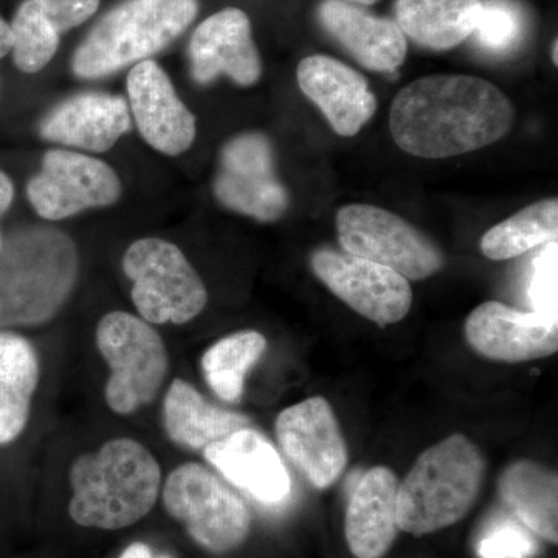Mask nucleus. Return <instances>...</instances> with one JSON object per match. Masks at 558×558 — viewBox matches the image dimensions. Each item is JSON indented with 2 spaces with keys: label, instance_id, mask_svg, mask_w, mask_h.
Instances as JSON below:
<instances>
[{
  "label": "nucleus",
  "instance_id": "nucleus-1",
  "mask_svg": "<svg viewBox=\"0 0 558 558\" xmlns=\"http://www.w3.org/2000/svg\"><path fill=\"white\" fill-rule=\"evenodd\" d=\"M515 109L495 84L470 75H429L403 87L389 109L400 149L449 159L486 148L512 130Z\"/></svg>",
  "mask_w": 558,
  "mask_h": 558
},
{
  "label": "nucleus",
  "instance_id": "nucleus-2",
  "mask_svg": "<svg viewBox=\"0 0 558 558\" xmlns=\"http://www.w3.org/2000/svg\"><path fill=\"white\" fill-rule=\"evenodd\" d=\"M69 481V513L76 524L120 531L145 519L156 506L161 469L143 444L117 438L76 458Z\"/></svg>",
  "mask_w": 558,
  "mask_h": 558
},
{
  "label": "nucleus",
  "instance_id": "nucleus-3",
  "mask_svg": "<svg viewBox=\"0 0 558 558\" xmlns=\"http://www.w3.org/2000/svg\"><path fill=\"white\" fill-rule=\"evenodd\" d=\"M78 250L51 227H28L0 250V328L38 326L64 306L78 279Z\"/></svg>",
  "mask_w": 558,
  "mask_h": 558
},
{
  "label": "nucleus",
  "instance_id": "nucleus-4",
  "mask_svg": "<svg viewBox=\"0 0 558 558\" xmlns=\"http://www.w3.org/2000/svg\"><path fill=\"white\" fill-rule=\"evenodd\" d=\"M484 475L486 461L464 435L457 433L429 447L399 484L398 527L425 535L458 523L478 499Z\"/></svg>",
  "mask_w": 558,
  "mask_h": 558
},
{
  "label": "nucleus",
  "instance_id": "nucleus-5",
  "mask_svg": "<svg viewBox=\"0 0 558 558\" xmlns=\"http://www.w3.org/2000/svg\"><path fill=\"white\" fill-rule=\"evenodd\" d=\"M199 13V0H123L76 47L72 70L98 80L149 60L178 39Z\"/></svg>",
  "mask_w": 558,
  "mask_h": 558
},
{
  "label": "nucleus",
  "instance_id": "nucleus-6",
  "mask_svg": "<svg viewBox=\"0 0 558 558\" xmlns=\"http://www.w3.org/2000/svg\"><path fill=\"white\" fill-rule=\"evenodd\" d=\"M95 339L110 368L105 388L109 409L128 416L149 405L170 369L160 333L142 317L116 311L100 319Z\"/></svg>",
  "mask_w": 558,
  "mask_h": 558
},
{
  "label": "nucleus",
  "instance_id": "nucleus-7",
  "mask_svg": "<svg viewBox=\"0 0 558 558\" xmlns=\"http://www.w3.org/2000/svg\"><path fill=\"white\" fill-rule=\"evenodd\" d=\"M123 270L134 282L132 303L149 325H185L207 306L205 282L171 242L135 241L124 253Z\"/></svg>",
  "mask_w": 558,
  "mask_h": 558
},
{
  "label": "nucleus",
  "instance_id": "nucleus-8",
  "mask_svg": "<svg viewBox=\"0 0 558 558\" xmlns=\"http://www.w3.org/2000/svg\"><path fill=\"white\" fill-rule=\"evenodd\" d=\"M161 498L172 519L209 553H229L248 537L252 517L245 502L197 462L172 470Z\"/></svg>",
  "mask_w": 558,
  "mask_h": 558
},
{
  "label": "nucleus",
  "instance_id": "nucleus-9",
  "mask_svg": "<svg viewBox=\"0 0 558 558\" xmlns=\"http://www.w3.org/2000/svg\"><path fill=\"white\" fill-rule=\"evenodd\" d=\"M341 247L349 255L373 260L421 281L444 266V256L432 240L409 220L374 205L352 204L337 213Z\"/></svg>",
  "mask_w": 558,
  "mask_h": 558
},
{
  "label": "nucleus",
  "instance_id": "nucleus-10",
  "mask_svg": "<svg viewBox=\"0 0 558 558\" xmlns=\"http://www.w3.org/2000/svg\"><path fill=\"white\" fill-rule=\"evenodd\" d=\"M213 189L220 205L260 222L281 219L290 205L289 191L277 175L274 146L258 132L238 135L223 146Z\"/></svg>",
  "mask_w": 558,
  "mask_h": 558
},
{
  "label": "nucleus",
  "instance_id": "nucleus-11",
  "mask_svg": "<svg viewBox=\"0 0 558 558\" xmlns=\"http://www.w3.org/2000/svg\"><path fill=\"white\" fill-rule=\"evenodd\" d=\"M28 201L46 220H61L84 209L109 207L121 196L116 170L95 157L68 149H51L43 170L28 182Z\"/></svg>",
  "mask_w": 558,
  "mask_h": 558
},
{
  "label": "nucleus",
  "instance_id": "nucleus-12",
  "mask_svg": "<svg viewBox=\"0 0 558 558\" xmlns=\"http://www.w3.org/2000/svg\"><path fill=\"white\" fill-rule=\"evenodd\" d=\"M311 264L315 277L362 317L387 326L409 315L413 290L398 271L329 248L315 252Z\"/></svg>",
  "mask_w": 558,
  "mask_h": 558
},
{
  "label": "nucleus",
  "instance_id": "nucleus-13",
  "mask_svg": "<svg viewBox=\"0 0 558 558\" xmlns=\"http://www.w3.org/2000/svg\"><path fill=\"white\" fill-rule=\"evenodd\" d=\"M275 432L286 457L312 486L328 488L347 469V444L325 398L315 396L282 411Z\"/></svg>",
  "mask_w": 558,
  "mask_h": 558
},
{
  "label": "nucleus",
  "instance_id": "nucleus-14",
  "mask_svg": "<svg viewBox=\"0 0 558 558\" xmlns=\"http://www.w3.org/2000/svg\"><path fill=\"white\" fill-rule=\"evenodd\" d=\"M128 95L140 134L150 148L174 157L193 146L196 119L156 61H142L132 68L128 75Z\"/></svg>",
  "mask_w": 558,
  "mask_h": 558
},
{
  "label": "nucleus",
  "instance_id": "nucleus-15",
  "mask_svg": "<svg viewBox=\"0 0 558 558\" xmlns=\"http://www.w3.org/2000/svg\"><path fill=\"white\" fill-rule=\"evenodd\" d=\"M465 339L484 357L529 362L556 354L558 323L534 311L521 312L498 301H487L469 315Z\"/></svg>",
  "mask_w": 558,
  "mask_h": 558
},
{
  "label": "nucleus",
  "instance_id": "nucleus-16",
  "mask_svg": "<svg viewBox=\"0 0 558 558\" xmlns=\"http://www.w3.org/2000/svg\"><path fill=\"white\" fill-rule=\"evenodd\" d=\"M190 60L191 75L199 84H209L226 75L247 87L263 73L252 22L240 9L220 10L202 22L191 38Z\"/></svg>",
  "mask_w": 558,
  "mask_h": 558
},
{
  "label": "nucleus",
  "instance_id": "nucleus-17",
  "mask_svg": "<svg viewBox=\"0 0 558 558\" xmlns=\"http://www.w3.org/2000/svg\"><path fill=\"white\" fill-rule=\"evenodd\" d=\"M204 457L220 475L264 506H279L290 497L292 481L277 449L252 427L236 429L209 444Z\"/></svg>",
  "mask_w": 558,
  "mask_h": 558
},
{
  "label": "nucleus",
  "instance_id": "nucleus-18",
  "mask_svg": "<svg viewBox=\"0 0 558 558\" xmlns=\"http://www.w3.org/2000/svg\"><path fill=\"white\" fill-rule=\"evenodd\" d=\"M303 94L325 113L341 137H354L377 110V98L368 80L336 58L312 54L296 69Z\"/></svg>",
  "mask_w": 558,
  "mask_h": 558
},
{
  "label": "nucleus",
  "instance_id": "nucleus-19",
  "mask_svg": "<svg viewBox=\"0 0 558 558\" xmlns=\"http://www.w3.org/2000/svg\"><path fill=\"white\" fill-rule=\"evenodd\" d=\"M39 131L58 145L106 153L131 131V110L119 95L84 92L51 110Z\"/></svg>",
  "mask_w": 558,
  "mask_h": 558
},
{
  "label": "nucleus",
  "instance_id": "nucleus-20",
  "mask_svg": "<svg viewBox=\"0 0 558 558\" xmlns=\"http://www.w3.org/2000/svg\"><path fill=\"white\" fill-rule=\"evenodd\" d=\"M318 17L325 31L363 68L395 72L405 61L409 44L398 22L371 14L347 0H325Z\"/></svg>",
  "mask_w": 558,
  "mask_h": 558
},
{
  "label": "nucleus",
  "instance_id": "nucleus-21",
  "mask_svg": "<svg viewBox=\"0 0 558 558\" xmlns=\"http://www.w3.org/2000/svg\"><path fill=\"white\" fill-rule=\"evenodd\" d=\"M399 481L392 470L374 468L359 481L349 498L347 542L357 558H381L398 535L396 502Z\"/></svg>",
  "mask_w": 558,
  "mask_h": 558
},
{
  "label": "nucleus",
  "instance_id": "nucleus-22",
  "mask_svg": "<svg viewBox=\"0 0 558 558\" xmlns=\"http://www.w3.org/2000/svg\"><path fill=\"white\" fill-rule=\"evenodd\" d=\"M163 427L175 446L204 450L236 429L250 427V418L211 405L189 381L174 379L163 400Z\"/></svg>",
  "mask_w": 558,
  "mask_h": 558
},
{
  "label": "nucleus",
  "instance_id": "nucleus-23",
  "mask_svg": "<svg viewBox=\"0 0 558 558\" xmlns=\"http://www.w3.org/2000/svg\"><path fill=\"white\" fill-rule=\"evenodd\" d=\"M403 35L425 49L450 50L475 32L483 0H396Z\"/></svg>",
  "mask_w": 558,
  "mask_h": 558
},
{
  "label": "nucleus",
  "instance_id": "nucleus-24",
  "mask_svg": "<svg viewBox=\"0 0 558 558\" xmlns=\"http://www.w3.org/2000/svg\"><path fill=\"white\" fill-rule=\"evenodd\" d=\"M39 377V359L31 341L0 330V446L14 442L27 427Z\"/></svg>",
  "mask_w": 558,
  "mask_h": 558
},
{
  "label": "nucleus",
  "instance_id": "nucleus-25",
  "mask_svg": "<svg viewBox=\"0 0 558 558\" xmlns=\"http://www.w3.org/2000/svg\"><path fill=\"white\" fill-rule=\"evenodd\" d=\"M506 505L534 534L558 542L557 473L534 461L512 462L499 478Z\"/></svg>",
  "mask_w": 558,
  "mask_h": 558
},
{
  "label": "nucleus",
  "instance_id": "nucleus-26",
  "mask_svg": "<svg viewBox=\"0 0 558 558\" xmlns=\"http://www.w3.org/2000/svg\"><path fill=\"white\" fill-rule=\"evenodd\" d=\"M267 349V340L258 330L230 333L202 355L205 380L219 399L240 403L244 395L245 377L259 362Z\"/></svg>",
  "mask_w": 558,
  "mask_h": 558
},
{
  "label": "nucleus",
  "instance_id": "nucleus-27",
  "mask_svg": "<svg viewBox=\"0 0 558 558\" xmlns=\"http://www.w3.org/2000/svg\"><path fill=\"white\" fill-rule=\"evenodd\" d=\"M557 233L558 201H539L492 227L481 240V252L488 259H512L557 241Z\"/></svg>",
  "mask_w": 558,
  "mask_h": 558
},
{
  "label": "nucleus",
  "instance_id": "nucleus-28",
  "mask_svg": "<svg viewBox=\"0 0 558 558\" xmlns=\"http://www.w3.org/2000/svg\"><path fill=\"white\" fill-rule=\"evenodd\" d=\"M10 27L13 33V62L21 72L38 73L53 60L61 35L35 0L21 3Z\"/></svg>",
  "mask_w": 558,
  "mask_h": 558
},
{
  "label": "nucleus",
  "instance_id": "nucleus-29",
  "mask_svg": "<svg viewBox=\"0 0 558 558\" xmlns=\"http://www.w3.org/2000/svg\"><path fill=\"white\" fill-rule=\"evenodd\" d=\"M526 32L523 11L510 0L483 2L478 25L470 38L475 39L481 50L502 57L519 47Z\"/></svg>",
  "mask_w": 558,
  "mask_h": 558
},
{
  "label": "nucleus",
  "instance_id": "nucleus-30",
  "mask_svg": "<svg viewBox=\"0 0 558 558\" xmlns=\"http://www.w3.org/2000/svg\"><path fill=\"white\" fill-rule=\"evenodd\" d=\"M557 241L548 242L534 260L527 295L534 312L557 322Z\"/></svg>",
  "mask_w": 558,
  "mask_h": 558
},
{
  "label": "nucleus",
  "instance_id": "nucleus-31",
  "mask_svg": "<svg viewBox=\"0 0 558 558\" xmlns=\"http://www.w3.org/2000/svg\"><path fill=\"white\" fill-rule=\"evenodd\" d=\"M537 549V542L527 529L510 520L499 521L488 529L478 543L481 558H531Z\"/></svg>",
  "mask_w": 558,
  "mask_h": 558
},
{
  "label": "nucleus",
  "instance_id": "nucleus-32",
  "mask_svg": "<svg viewBox=\"0 0 558 558\" xmlns=\"http://www.w3.org/2000/svg\"><path fill=\"white\" fill-rule=\"evenodd\" d=\"M35 2L60 35L90 20L100 7V0H35Z\"/></svg>",
  "mask_w": 558,
  "mask_h": 558
},
{
  "label": "nucleus",
  "instance_id": "nucleus-33",
  "mask_svg": "<svg viewBox=\"0 0 558 558\" xmlns=\"http://www.w3.org/2000/svg\"><path fill=\"white\" fill-rule=\"evenodd\" d=\"M14 199V186L11 183L9 175L5 172L0 171V216L5 215L13 204Z\"/></svg>",
  "mask_w": 558,
  "mask_h": 558
},
{
  "label": "nucleus",
  "instance_id": "nucleus-34",
  "mask_svg": "<svg viewBox=\"0 0 558 558\" xmlns=\"http://www.w3.org/2000/svg\"><path fill=\"white\" fill-rule=\"evenodd\" d=\"M119 558H171L168 556H156L154 550L145 543H132L126 549L121 553Z\"/></svg>",
  "mask_w": 558,
  "mask_h": 558
},
{
  "label": "nucleus",
  "instance_id": "nucleus-35",
  "mask_svg": "<svg viewBox=\"0 0 558 558\" xmlns=\"http://www.w3.org/2000/svg\"><path fill=\"white\" fill-rule=\"evenodd\" d=\"M11 47H13V33L9 22L0 16V60L10 53Z\"/></svg>",
  "mask_w": 558,
  "mask_h": 558
},
{
  "label": "nucleus",
  "instance_id": "nucleus-36",
  "mask_svg": "<svg viewBox=\"0 0 558 558\" xmlns=\"http://www.w3.org/2000/svg\"><path fill=\"white\" fill-rule=\"evenodd\" d=\"M347 2L360 3V5H374V3L379 2V0H347Z\"/></svg>",
  "mask_w": 558,
  "mask_h": 558
},
{
  "label": "nucleus",
  "instance_id": "nucleus-37",
  "mask_svg": "<svg viewBox=\"0 0 558 558\" xmlns=\"http://www.w3.org/2000/svg\"><path fill=\"white\" fill-rule=\"evenodd\" d=\"M553 61H554V64H558V40L557 39H554V44H553Z\"/></svg>",
  "mask_w": 558,
  "mask_h": 558
},
{
  "label": "nucleus",
  "instance_id": "nucleus-38",
  "mask_svg": "<svg viewBox=\"0 0 558 558\" xmlns=\"http://www.w3.org/2000/svg\"><path fill=\"white\" fill-rule=\"evenodd\" d=\"M2 245H3V236H2V233H0V250H2Z\"/></svg>",
  "mask_w": 558,
  "mask_h": 558
}]
</instances>
